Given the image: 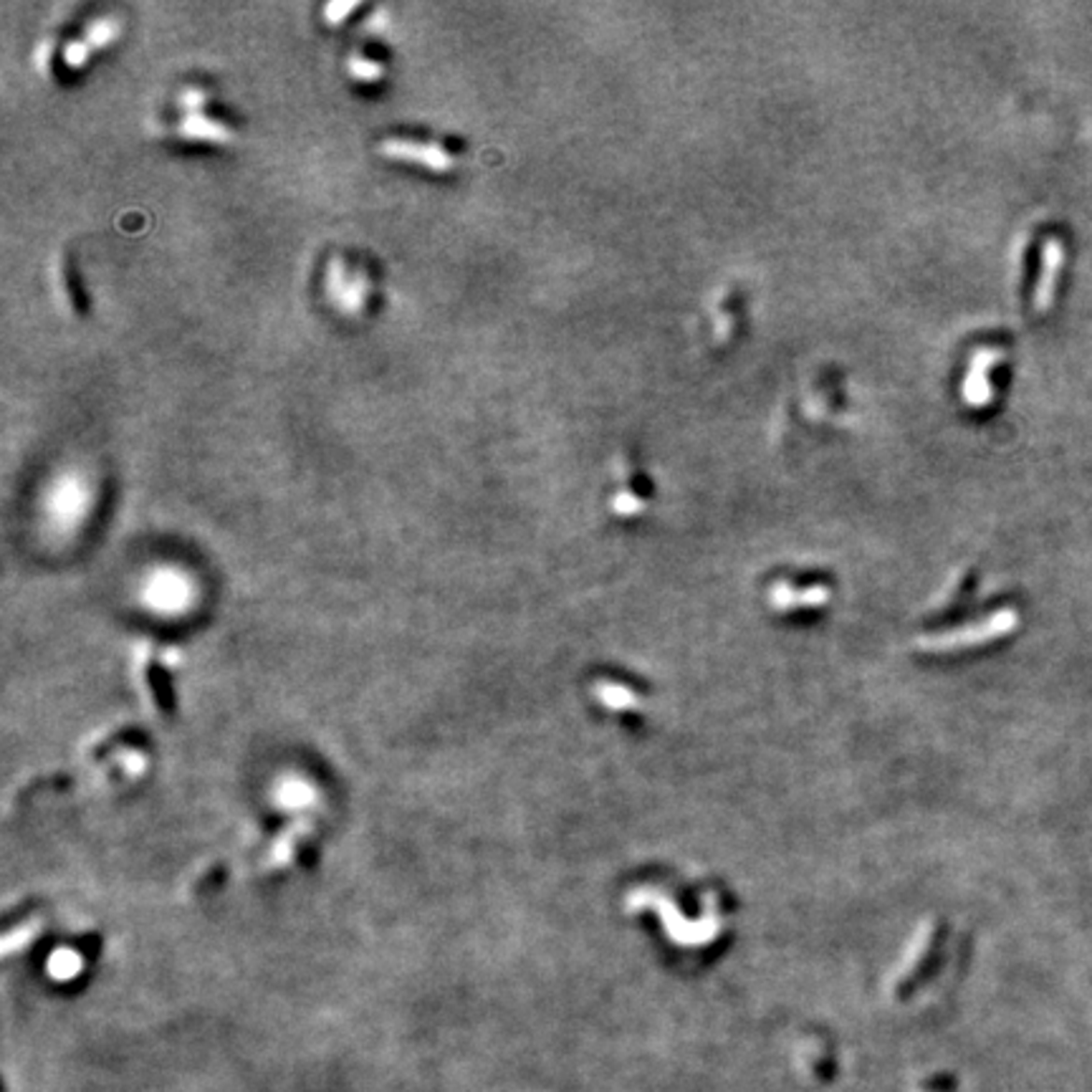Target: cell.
<instances>
[{"mask_svg":"<svg viewBox=\"0 0 1092 1092\" xmlns=\"http://www.w3.org/2000/svg\"><path fill=\"white\" fill-rule=\"evenodd\" d=\"M94 503V486L89 475L77 468L61 471L46 490V514L56 529H74L84 521Z\"/></svg>","mask_w":1092,"mask_h":1092,"instance_id":"obj_1","label":"cell"},{"mask_svg":"<svg viewBox=\"0 0 1092 1092\" xmlns=\"http://www.w3.org/2000/svg\"><path fill=\"white\" fill-rule=\"evenodd\" d=\"M324 293L339 314L362 317L372 296L370 274L364 268H349L345 259L334 256L324 276Z\"/></svg>","mask_w":1092,"mask_h":1092,"instance_id":"obj_2","label":"cell"},{"mask_svg":"<svg viewBox=\"0 0 1092 1092\" xmlns=\"http://www.w3.org/2000/svg\"><path fill=\"white\" fill-rule=\"evenodd\" d=\"M379 152L385 157H390V160H395V163L418 164V167H425V170H431V173L438 175L450 173V170L456 167V157L450 155L446 147H440L438 142L392 137L385 139V142L379 145Z\"/></svg>","mask_w":1092,"mask_h":1092,"instance_id":"obj_3","label":"cell"},{"mask_svg":"<svg viewBox=\"0 0 1092 1092\" xmlns=\"http://www.w3.org/2000/svg\"><path fill=\"white\" fill-rule=\"evenodd\" d=\"M177 135L185 142H198V145H231L235 139L228 124L207 117L206 112L182 114L177 121Z\"/></svg>","mask_w":1092,"mask_h":1092,"instance_id":"obj_4","label":"cell"},{"mask_svg":"<svg viewBox=\"0 0 1092 1092\" xmlns=\"http://www.w3.org/2000/svg\"><path fill=\"white\" fill-rule=\"evenodd\" d=\"M120 34L121 21L117 16L94 18V23H89L87 31H84V44H87L92 51H102V49H109V46L120 38Z\"/></svg>","mask_w":1092,"mask_h":1092,"instance_id":"obj_5","label":"cell"},{"mask_svg":"<svg viewBox=\"0 0 1092 1092\" xmlns=\"http://www.w3.org/2000/svg\"><path fill=\"white\" fill-rule=\"evenodd\" d=\"M347 74L357 84H377L379 78L385 77V66L379 61L364 56V53H352L349 61H347Z\"/></svg>","mask_w":1092,"mask_h":1092,"instance_id":"obj_6","label":"cell"},{"mask_svg":"<svg viewBox=\"0 0 1092 1092\" xmlns=\"http://www.w3.org/2000/svg\"><path fill=\"white\" fill-rule=\"evenodd\" d=\"M207 99H210V94H207L206 89L188 87V89H182V94L177 96V106L182 109V114L206 112Z\"/></svg>","mask_w":1092,"mask_h":1092,"instance_id":"obj_7","label":"cell"},{"mask_svg":"<svg viewBox=\"0 0 1092 1092\" xmlns=\"http://www.w3.org/2000/svg\"><path fill=\"white\" fill-rule=\"evenodd\" d=\"M89 53H92V49L84 44V38H77V41H71V44H66V49H64V61H66V66H71V69H84L89 61Z\"/></svg>","mask_w":1092,"mask_h":1092,"instance_id":"obj_8","label":"cell"},{"mask_svg":"<svg viewBox=\"0 0 1092 1092\" xmlns=\"http://www.w3.org/2000/svg\"><path fill=\"white\" fill-rule=\"evenodd\" d=\"M357 8H360L357 3H329L327 8H324V18H327L329 26H339V23L352 16Z\"/></svg>","mask_w":1092,"mask_h":1092,"instance_id":"obj_9","label":"cell"}]
</instances>
